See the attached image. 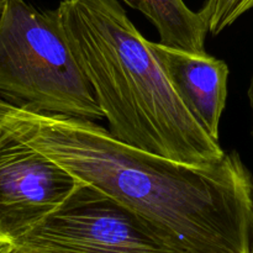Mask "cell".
<instances>
[{
  "label": "cell",
  "instance_id": "30bf717a",
  "mask_svg": "<svg viewBox=\"0 0 253 253\" xmlns=\"http://www.w3.org/2000/svg\"><path fill=\"white\" fill-rule=\"evenodd\" d=\"M0 253H27L12 244L0 245Z\"/></svg>",
  "mask_w": 253,
  "mask_h": 253
},
{
  "label": "cell",
  "instance_id": "ba28073f",
  "mask_svg": "<svg viewBox=\"0 0 253 253\" xmlns=\"http://www.w3.org/2000/svg\"><path fill=\"white\" fill-rule=\"evenodd\" d=\"M253 9V0H207L200 14L211 35H219Z\"/></svg>",
  "mask_w": 253,
  "mask_h": 253
},
{
  "label": "cell",
  "instance_id": "5b68a950",
  "mask_svg": "<svg viewBox=\"0 0 253 253\" xmlns=\"http://www.w3.org/2000/svg\"><path fill=\"white\" fill-rule=\"evenodd\" d=\"M78 182L66 168L0 128V245L14 242L51 214Z\"/></svg>",
  "mask_w": 253,
  "mask_h": 253
},
{
  "label": "cell",
  "instance_id": "3957f363",
  "mask_svg": "<svg viewBox=\"0 0 253 253\" xmlns=\"http://www.w3.org/2000/svg\"><path fill=\"white\" fill-rule=\"evenodd\" d=\"M0 98L39 113L104 119L57 9L27 0H0Z\"/></svg>",
  "mask_w": 253,
  "mask_h": 253
},
{
  "label": "cell",
  "instance_id": "6da1fadb",
  "mask_svg": "<svg viewBox=\"0 0 253 253\" xmlns=\"http://www.w3.org/2000/svg\"><path fill=\"white\" fill-rule=\"evenodd\" d=\"M0 128L137 212L180 253H253V177L235 151L188 165L121 142L96 121L1 98Z\"/></svg>",
  "mask_w": 253,
  "mask_h": 253
},
{
  "label": "cell",
  "instance_id": "8992f818",
  "mask_svg": "<svg viewBox=\"0 0 253 253\" xmlns=\"http://www.w3.org/2000/svg\"><path fill=\"white\" fill-rule=\"evenodd\" d=\"M150 47L190 115L211 138L219 141V127L226 106L229 67L207 53H189L160 42Z\"/></svg>",
  "mask_w": 253,
  "mask_h": 253
},
{
  "label": "cell",
  "instance_id": "7a4b0ae2",
  "mask_svg": "<svg viewBox=\"0 0 253 253\" xmlns=\"http://www.w3.org/2000/svg\"><path fill=\"white\" fill-rule=\"evenodd\" d=\"M57 12L114 137L188 165L224 157L219 141L178 98L150 41L119 0H63Z\"/></svg>",
  "mask_w": 253,
  "mask_h": 253
},
{
  "label": "cell",
  "instance_id": "52a82bcc",
  "mask_svg": "<svg viewBox=\"0 0 253 253\" xmlns=\"http://www.w3.org/2000/svg\"><path fill=\"white\" fill-rule=\"evenodd\" d=\"M142 12L157 29L160 43L189 53H207L209 32L200 12L190 10L183 0H123Z\"/></svg>",
  "mask_w": 253,
  "mask_h": 253
},
{
  "label": "cell",
  "instance_id": "9c48e42d",
  "mask_svg": "<svg viewBox=\"0 0 253 253\" xmlns=\"http://www.w3.org/2000/svg\"><path fill=\"white\" fill-rule=\"evenodd\" d=\"M247 96H249L250 106H251V113H252V136H253V76L251 78V83H250L249 90H247ZM252 250H253V219H252Z\"/></svg>",
  "mask_w": 253,
  "mask_h": 253
},
{
  "label": "cell",
  "instance_id": "277c9868",
  "mask_svg": "<svg viewBox=\"0 0 253 253\" xmlns=\"http://www.w3.org/2000/svg\"><path fill=\"white\" fill-rule=\"evenodd\" d=\"M11 244L27 253H180L137 212L81 180Z\"/></svg>",
  "mask_w": 253,
  "mask_h": 253
}]
</instances>
